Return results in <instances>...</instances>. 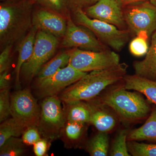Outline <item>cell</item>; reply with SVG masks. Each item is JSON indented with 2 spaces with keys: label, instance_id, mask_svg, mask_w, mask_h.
<instances>
[{
  "label": "cell",
  "instance_id": "8",
  "mask_svg": "<svg viewBox=\"0 0 156 156\" xmlns=\"http://www.w3.org/2000/svg\"><path fill=\"white\" fill-rule=\"evenodd\" d=\"M129 31L148 39L156 30V7L144 1L123 11Z\"/></svg>",
  "mask_w": 156,
  "mask_h": 156
},
{
  "label": "cell",
  "instance_id": "11",
  "mask_svg": "<svg viewBox=\"0 0 156 156\" xmlns=\"http://www.w3.org/2000/svg\"><path fill=\"white\" fill-rule=\"evenodd\" d=\"M67 19V28L62 41V48H77L94 51L109 49L89 29L76 24L70 16Z\"/></svg>",
  "mask_w": 156,
  "mask_h": 156
},
{
  "label": "cell",
  "instance_id": "3",
  "mask_svg": "<svg viewBox=\"0 0 156 156\" xmlns=\"http://www.w3.org/2000/svg\"><path fill=\"white\" fill-rule=\"evenodd\" d=\"M32 5L30 1L7 2L0 6L1 48L13 45L25 37L33 26Z\"/></svg>",
  "mask_w": 156,
  "mask_h": 156
},
{
  "label": "cell",
  "instance_id": "35",
  "mask_svg": "<svg viewBox=\"0 0 156 156\" xmlns=\"http://www.w3.org/2000/svg\"><path fill=\"white\" fill-rule=\"evenodd\" d=\"M119 3L121 4V5H122L123 4H129V3H132L138 2H144L147 0H117Z\"/></svg>",
  "mask_w": 156,
  "mask_h": 156
},
{
  "label": "cell",
  "instance_id": "27",
  "mask_svg": "<svg viewBox=\"0 0 156 156\" xmlns=\"http://www.w3.org/2000/svg\"><path fill=\"white\" fill-rule=\"evenodd\" d=\"M44 9L51 10L67 18L69 16V0H34Z\"/></svg>",
  "mask_w": 156,
  "mask_h": 156
},
{
  "label": "cell",
  "instance_id": "5",
  "mask_svg": "<svg viewBox=\"0 0 156 156\" xmlns=\"http://www.w3.org/2000/svg\"><path fill=\"white\" fill-rule=\"evenodd\" d=\"M59 45L56 37L38 30L36 37L33 51L30 57L23 65L20 75L27 82L36 76L41 68L52 58Z\"/></svg>",
  "mask_w": 156,
  "mask_h": 156
},
{
  "label": "cell",
  "instance_id": "14",
  "mask_svg": "<svg viewBox=\"0 0 156 156\" xmlns=\"http://www.w3.org/2000/svg\"><path fill=\"white\" fill-rule=\"evenodd\" d=\"M91 108L90 124L99 132L108 133L114 130L118 124V119L115 113L106 109V106L95 99L87 101Z\"/></svg>",
  "mask_w": 156,
  "mask_h": 156
},
{
  "label": "cell",
  "instance_id": "13",
  "mask_svg": "<svg viewBox=\"0 0 156 156\" xmlns=\"http://www.w3.org/2000/svg\"><path fill=\"white\" fill-rule=\"evenodd\" d=\"M66 18L61 14L44 8L33 14V26L38 30L52 35L57 38H62L67 28Z\"/></svg>",
  "mask_w": 156,
  "mask_h": 156
},
{
  "label": "cell",
  "instance_id": "4",
  "mask_svg": "<svg viewBox=\"0 0 156 156\" xmlns=\"http://www.w3.org/2000/svg\"><path fill=\"white\" fill-rule=\"evenodd\" d=\"M73 20L78 25L89 29L99 41L116 51H121L130 38L128 30L120 29L115 25L89 17L83 9H72Z\"/></svg>",
  "mask_w": 156,
  "mask_h": 156
},
{
  "label": "cell",
  "instance_id": "18",
  "mask_svg": "<svg viewBox=\"0 0 156 156\" xmlns=\"http://www.w3.org/2000/svg\"><path fill=\"white\" fill-rule=\"evenodd\" d=\"M62 102L66 121L90 123L91 108L87 101H76Z\"/></svg>",
  "mask_w": 156,
  "mask_h": 156
},
{
  "label": "cell",
  "instance_id": "2",
  "mask_svg": "<svg viewBox=\"0 0 156 156\" xmlns=\"http://www.w3.org/2000/svg\"><path fill=\"white\" fill-rule=\"evenodd\" d=\"M93 99L111 109L119 120L127 126L144 119L151 110L147 100L139 92L128 91L123 84Z\"/></svg>",
  "mask_w": 156,
  "mask_h": 156
},
{
  "label": "cell",
  "instance_id": "19",
  "mask_svg": "<svg viewBox=\"0 0 156 156\" xmlns=\"http://www.w3.org/2000/svg\"><path fill=\"white\" fill-rule=\"evenodd\" d=\"M127 140L137 141L147 140L156 142V106L152 109L143 125L129 131Z\"/></svg>",
  "mask_w": 156,
  "mask_h": 156
},
{
  "label": "cell",
  "instance_id": "12",
  "mask_svg": "<svg viewBox=\"0 0 156 156\" xmlns=\"http://www.w3.org/2000/svg\"><path fill=\"white\" fill-rule=\"evenodd\" d=\"M83 10L91 18L110 23L120 29L128 30L122 6L117 0H100Z\"/></svg>",
  "mask_w": 156,
  "mask_h": 156
},
{
  "label": "cell",
  "instance_id": "17",
  "mask_svg": "<svg viewBox=\"0 0 156 156\" xmlns=\"http://www.w3.org/2000/svg\"><path fill=\"white\" fill-rule=\"evenodd\" d=\"M133 66L135 74L156 80V30L153 34L145 58L142 61L135 62Z\"/></svg>",
  "mask_w": 156,
  "mask_h": 156
},
{
  "label": "cell",
  "instance_id": "24",
  "mask_svg": "<svg viewBox=\"0 0 156 156\" xmlns=\"http://www.w3.org/2000/svg\"><path fill=\"white\" fill-rule=\"evenodd\" d=\"M22 138L11 137L0 147L1 156H20L26 151V146Z\"/></svg>",
  "mask_w": 156,
  "mask_h": 156
},
{
  "label": "cell",
  "instance_id": "10",
  "mask_svg": "<svg viewBox=\"0 0 156 156\" xmlns=\"http://www.w3.org/2000/svg\"><path fill=\"white\" fill-rule=\"evenodd\" d=\"M11 115L27 128L37 126L41 107L28 89L18 90L11 95Z\"/></svg>",
  "mask_w": 156,
  "mask_h": 156
},
{
  "label": "cell",
  "instance_id": "26",
  "mask_svg": "<svg viewBox=\"0 0 156 156\" xmlns=\"http://www.w3.org/2000/svg\"><path fill=\"white\" fill-rule=\"evenodd\" d=\"M128 151L133 156H156V144H148L137 141L127 142Z\"/></svg>",
  "mask_w": 156,
  "mask_h": 156
},
{
  "label": "cell",
  "instance_id": "1",
  "mask_svg": "<svg viewBox=\"0 0 156 156\" xmlns=\"http://www.w3.org/2000/svg\"><path fill=\"white\" fill-rule=\"evenodd\" d=\"M128 67L127 64L123 62L106 69L90 72L65 89L59 98L63 102L92 100L107 87L122 80L126 75Z\"/></svg>",
  "mask_w": 156,
  "mask_h": 156
},
{
  "label": "cell",
  "instance_id": "20",
  "mask_svg": "<svg viewBox=\"0 0 156 156\" xmlns=\"http://www.w3.org/2000/svg\"><path fill=\"white\" fill-rule=\"evenodd\" d=\"M86 124L66 121L59 138L67 148L75 147L82 140L86 130Z\"/></svg>",
  "mask_w": 156,
  "mask_h": 156
},
{
  "label": "cell",
  "instance_id": "25",
  "mask_svg": "<svg viewBox=\"0 0 156 156\" xmlns=\"http://www.w3.org/2000/svg\"><path fill=\"white\" fill-rule=\"evenodd\" d=\"M129 132L128 129H123L118 133L112 144L111 156H131L128 151L127 145V137Z\"/></svg>",
  "mask_w": 156,
  "mask_h": 156
},
{
  "label": "cell",
  "instance_id": "28",
  "mask_svg": "<svg viewBox=\"0 0 156 156\" xmlns=\"http://www.w3.org/2000/svg\"><path fill=\"white\" fill-rule=\"evenodd\" d=\"M11 115V95L9 89L0 91V122L9 119Z\"/></svg>",
  "mask_w": 156,
  "mask_h": 156
},
{
  "label": "cell",
  "instance_id": "21",
  "mask_svg": "<svg viewBox=\"0 0 156 156\" xmlns=\"http://www.w3.org/2000/svg\"><path fill=\"white\" fill-rule=\"evenodd\" d=\"M71 50L63 51L51 58L43 66L36 76L40 80L53 75L59 69L66 67L69 63Z\"/></svg>",
  "mask_w": 156,
  "mask_h": 156
},
{
  "label": "cell",
  "instance_id": "15",
  "mask_svg": "<svg viewBox=\"0 0 156 156\" xmlns=\"http://www.w3.org/2000/svg\"><path fill=\"white\" fill-rule=\"evenodd\" d=\"M38 30L33 26L29 31L20 41L16 50L18 52L17 65L14 70L15 86L20 88V76L21 68L23 64L30 57L33 51L36 37Z\"/></svg>",
  "mask_w": 156,
  "mask_h": 156
},
{
  "label": "cell",
  "instance_id": "33",
  "mask_svg": "<svg viewBox=\"0 0 156 156\" xmlns=\"http://www.w3.org/2000/svg\"><path fill=\"white\" fill-rule=\"evenodd\" d=\"M100 0H69L71 9L80 8L82 9L95 5Z\"/></svg>",
  "mask_w": 156,
  "mask_h": 156
},
{
  "label": "cell",
  "instance_id": "23",
  "mask_svg": "<svg viewBox=\"0 0 156 156\" xmlns=\"http://www.w3.org/2000/svg\"><path fill=\"white\" fill-rule=\"evenodd\" d=\"M109 148V139L107 133L98 131L87 145V150L92 156L108 155Z\"/></svg>",
  "mask_w": 156,
  "mask_h": 156
},
{
  "label": "cell",
  "instance_id": "31",
  "mask_svg": "<svg viewBox=\"0 0 156 156\" xmlns=\"http://www.w3.org/2000/svg\"><path fill=\"white\" fill-rule=\"evenodd\" d=\"M13 45H7L0 55V73L9 71L11 65V52Z\"/></svg>",
  "mask_w": 156,
  "mask_h": 156
},
{
  "label": "cell",
  "instance_id": "36",
  "mask_svg": "<svg viewBox=\"0 0 156 156\" xmlns=\"http://www.w3.org/2000/svg\"><path fill=\"white\" fill-rule=\"evenodd\" d=\"M1 1H2V2H14L20 1V0H1Z\"/></svg>",
  "mask_w": 156,
  "mask_h": 156
},
{
  "label": "cell",
  "instance_id": "34",
  "mask_svg": "<svg viewBox=\"0 0 156 156\" xmlns=\"http://www.w3.org/2000/svg\"><path fill=\"white\" fill-rule=\"evenodd\" d=\"M9 71H6L0 73V90L9 89Z\"/></svg>",
  "mask_w": 156,
  "mask_h": 156
},
{
  "label": "cell",
  "instance_id": "32",
  "mask_svg": "<svg viewBox=\"0 0 156 156\" xmlns=\"http://www.w3.org/2000/svg\"><path fill=\"white\" fill-rule=\"evenodd\" d=\"M51 141L46 138H41L34 145V151L37 156L47 155Z\"/></svg>",
  "mask_w": 156,
  "mask_h": 156
},
{
  "label": "cell",
  "instance_id": "37",
  "mask_svg": "<svg viewBox=\"0 0 156 156\" xmlns=\"http://www.w3.org/2000/svg\"><path fill=\"white\" fill-rule=\"evenodd\" d=\"M151 3L156 7V0H149Z\"/></svg>",
  "mask_w": 156,
  "mask_h": 156
},
{
  "label": "cell",
  "instance_id": "16",
  "mask_svg": "<svg viewBox=\"0 0 156 156\" xmlns=\"http://www.w3.org/2000/svg\"><path fill=\"white\" fill-rule=\"evenodd\" d=\"M122 81L125 89L134 90L143 94L149 101L156 106V80L135 74L126 75Z\"/></svg>",
  "mask_w": 156,
  "mask_h": 156
},
{
  "label": "cell",
  "instance_id": "22",
  "mask_svg": "<svg viewBox=\"0 0 156 156\" xmlns=\"http://www.w3.org/2000/svg\"><path fill=\"white\" fill-rule=\"evenodd\" d=\"M26 127L14 118L7 119L1 123L0 126V147L11 137H19Z\"/></svg>",
  "mask_w": 156,
  "mask_h": 156
},
{
  "label": "cell",
  "instance_id": "6",
  "mask_svg": "<svg viewBox=\"0 0 156 156\" xmlns=\"http://www.w3.org/2000/svg\"><path fill=\"white\" fill-rule=\"evenodd\" d=\"M44 99L37 127L42 137L52 141L59 138L66 119L59 97L57 95Z\"/></svg>",
  "mask_w": 156,
  "mask_h": 156
},
{
  "label": "cell",
  "instance_id": "30",
  "mask_svg": "<svg viewBox=\"0 0 156 156\" xmlns=\"http://www.w3.org/2000/svg\"><path fill=\"white\" fill-rule=\"evenodd\" d=\"M21 138L26 145H34L41 138V135L37 126H31L25 129Z\"/></svg>",
  "mask_w": 156,
  "mask_h": 156
},
{
  "label": "cell",
  "instance_id": "7",
  "mask_svg": "<svg viewBox=\"0 0 156 156\" xmlns=\"http://www.w3.org/2000/svg\"><path fill=\"white\" fill-rule=\"evenodd\" d=\"M120 63L119 56L109 49L94 51L74 48L71 50L69 65L79 71L88 73L106 69Z\"/></svg>",
  "mask_w": 156,
  "mask_h": 156
},
{
  "label": "cell",
  "instance_id": "29",
  "mask_svg": "<svg viewBox=\"0 0 156 156\" xmlns=\"http://www.w3.org/2000/svg\"><path fill=\"white\" fill-rule=\"evenodd\" d=\"M147 39L144 37L137 36L131 41L129 49L131 54L136 56L145 55L148 50Z\"/></svg>",
  "mask_w": 156,
  "mask_h": 156
},
{
  "label": "cell",
  "instance_id": "9",
  "mask_svg": "<svg viewBox=\"0 0 156 156\" xmlns=\"http://www.w3.org/2000/svg\"><path fill=\"white\" fill-rule=\"evenodd\" d=\"M87 73L79 71L68 65L50 77L36 80L34 86L36 95L40 98L57 96Z\"/></svg>",
  "mask_w": 156,
  "mask_h": 156
}]
</instances>
